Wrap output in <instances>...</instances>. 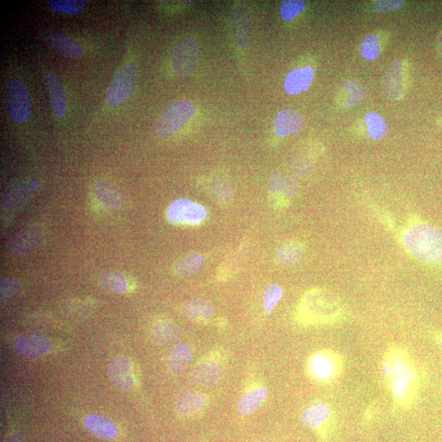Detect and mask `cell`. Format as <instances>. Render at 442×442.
Instances as JSON below:
<instances>
[{
    "label": "cell",
    "mask_w": 442,
    "mask_h": 442,
    "mask_svg": "<svg viewBox=\"0 0 442 442\" xmlns=\"http://www.w3.org/2000/svg\"><path fill=\"white\" fill-rule=\"evenodd\" d=\"M381 374L393 403L403 411L417 403L420 378L414 361L406 347L393 344L387 347L381 364Z\"/></svg>",
    "instance_id": "cell-1"
},
{
    "label": "cell",
    "mask_w": 442,
    "mask_h": 442,
    "mask_svg": "<svg viewBox=\"0 0 442 442\" xmlns=\"http://www.w3.org/2000/svg\"><path fill=\"white\" fill-rule=\"evenodd\" d=\"M343 306L340 300L330 291L314 289L301 299L296 319L304 325H330L340 319Z\"/></svg>",
    "instance_id": "cell-2"
},
{
    "label": "cell",
    "mask_w": 442,
    "mask_h": 442,
    "mask_svg": "<svg viewBox=\"0 0 442 442\" xmlns=\"http://www.w3.org/2000/svg\"><path fill=\"white\" fill-rule=\"evenodd\" d=\"M404 244L418 261L428 265L442 262V232L435 226L418 224L404 234Z\"/></svg>",
    "instance_id": "cell-3"
},
{
    "label": "cell",
    "mask_w": 442,
    "mask_h": 442,
    "mask_svg": "<svg viewBox=\"0 0 442 442\" xmlns=\"http://www.w3.org/2000/svg\"><path fill=\"white\" fill-rule=\"evenodd\" d=\"M344 367L345 360L340 353L332 349H321L309 355L305 370L315 384L330 385L340 378Z\"/></svg>",
    "instance_id": "cell-4"
},
{
    "label": "cell",
    "mask_w": 442,
    "mask_h": 442,
    "mask_svg": "<svg viewBox=\"0 0 442 442\" xmlns=\"http://www.w3.org/2000/svg\"><path fill=\"white\" fill-rule=\"evenodd\" d=\"M196 109L191 102L181 100L167 107L155 124V134L160 138L173 136L195 115Z\"/></svg>",
    "instance_id": "cell-5"
},
{
    "label": "cell",
    "mask_w": 442,
    "mask_h": 442,
    "mask_svg": "<svg viewBox=\"0 0 442 442\" xmlns=\"http://www.w3.org/2000/svg\"><path fill=\"white\" fill-rule=\"evenodd\" d=\"M301 421L321 440H326L335 428L336 415L330 404L317 401L304 409Z\"/></svg>",
    "instance_id": "cell-6"
},
{
    "label": "cell",
    "mask_w": 442,
    "mask_h": 442,
    "mask_svg": "<svg viewBox=\"0 0 442 442\" xmlns=\"http://www.w3.org/2000/svg\"><path fill=\"white\" fill-rule=\"evenodd\" d=\"M5 96L9 112L13 120L24 123L31 114V98L26 85L17 79H11L5 85Z\"/></svg>",
    "instance_id": "cell-7"
},
{
    "label": "cell",
    "mask_w": 442,
    "mask_h": 442,
    "mask_svg": "<svg viewBox=\"0 0 442 442\" xmlns=\"http://www.w3.org/2000/svg\"><path fill=\"white\" fill-rule=\"evenodd\" d=\"M137 80V69L133 63H126L118 70L107 89V104L115 107L123 104L133 93Z\"/></svg>",
    "instance_id": "cell-8"
},
{
    "label": "cell",
    "mask_w": 442,
    "mask_h": 442,
    "mask_svg": "<svg viewBox=\"0 0 442 442\" xmlns=\"http://www.w3.org/2000/svg\"><path fill=\"white\" fill-rule=\"evenodd\" d=\"M208 212L202 204L188 200L178 199L171 204L167 210V219L174 225L196 226L207 220Z\"/></svg>",
    "instance_id": "cell-9"
},
{
    "label": "cell",
    "mask_w": 442,
    "mask_h": 442,
    "mask_svg": "<svg viewBox=\"0 0 442 442\" xmlns=\"http://www.w3.org/2000/svg\"><path fill=\"white\" fill-rule=\"evenodd\" d=\"M221 359L220 353H212L199 360L188 377L191 384L207 387L219 384L223 377Z\"/></svg>",
    "instance_id": "cell-10"
},
{
    "label": "cell",
    "mask_w": 442,
    "mask_h": 442,
    "mask_svg": "<svg viewBox=\"0 0 442 442\" xmlns=\"http://www.w3.org/2000/svg\"><path fill=\"white\" fill-rule=\"evenodd\" d=\"M40 187L39 181L34 178H26L14 183L3 194V207L8 211L23 207L39 191Z\"/></svg>",
    "instance_id": "cell-11"
},
{
    "label": "cell",
    "mask_w": 442,
    "mask_h": 442,
    "mask_svg": "<svg viewBox=\"0 0 442 442\" xmlns=\"http://www.w3.org/2000/svg\"><path fill=\"white\" fill-rule=\"evenodd\" d=\"M199 48L195 40L186 38L178 44L172 53V67L180 75H190L196 69Z\"/></svg>",
    "instance_id": "cell-12"
},
{
    "label": "cell",
    "mask_w": 442,
    "mask_h": 442,
    "mask_svg": "<svg viewBox=\"0 0 442 442\" xmlns=\"http://www.w3.org/2000/svg\"><path fill=\"white\" fill-rule=\"evenodd\" d=\"M51 347L50 338L33 333L21 334L14 342L16 352L21 357L30 360L45 357L50 352Z\"/></svg>",
    "instance_id": "cell-13"
},
{
    "label": "cell",
    "mask_w": 442,
    "mask_h": 442,
    "mask_svg": "<svg viewBox=\"0 0 442 442\" xmlns=\"http://www.w3.org/2000/svg\"><path fill=\"white\" fill-rule=\"evenodd\" d=\"M43 239L42 231L37 227L24 229L16 235L9 244V251L15 257L29 254L37 249Z\"/></svg>",
    "instance_id": "cell-14"
},
{
    "label": "cell",
    "mask_w": 442,
    "mask_h": 442,
    "mask_svg": "<svg viewBox=\"0 0 442 442\" xmlns=\"http://www.w3.org/2000/svg\"><path fill=\"white\" fill-rule=\"evenodd\" d=\"M109 376L113 385L122 391L131 390L134 381L131 360L124 355L113 358L109 366Z\"/></svg>",
    "instance_id": "cell-15"
},
{
    "label": "cell",
    "mask_w": 442,
    "mask_h": 442,
    "mask_svg": "<svg viewBox=\"0 0 442 442\" xmlns=\"http://www.w3.org/2000/svg\"><path fill=\"white\" fill-rule=\"evenodd\" d=\"M53 112L58 118L63 117L68 107V95L62 80L55 73L47 72L44 77Z\"/></svg>",
    "instance_id": "cell-16"
},
{
    "label": "cell",
    "mask_w": 442,
    "mask_h": 442,
    "mask_svg": "<svg viewBox=\"0 0 442 442\" xmlns=\"http://www.w3.org/2000/svg\"><path fill=\"white\" fill-rule=\"evenodd\" d=\"M93 192L97 200L107 209H120L125 202L120 188L110 180L97 181L94 185Z\"/></svg>",
    "instance_id": "cell-17"
},
{
    "label": "cell",
    "mask_w": 442,
    "mask_h": 442,
    "mask_svg": "<svg viewBox=\"0 0 442 442\" xmlns=\"http://www.w3.org/2000/svg\"><path fill=\"white\" fill-rule=\"evenodd\" d=\"M44 40L65 58H77L84 55L83 47L63 32H48L44 36Z\"/></svg>",
    "instance_id": "cell-18"
},
{
    "label": "cell",
    "mask_w": 442,
    "mask_h": 442,
    "mask_svg": "<svg viewBox=\"0 0 442 442\" xmlns=\"http://www.w3.org/2000/svg\"><path fill=\"white\" fill-rule=\"evenodd\" d=\"M207 397L198 394L190 389L181 391L176 399V407L177 411L181 415L188 416L196 412L201 411L207 405Z\"/></svg>",
    "instance_id": "cell-19"
},
{
    "label": "cell",
    "mask_w": 442,
    "mask_h": 442,
    "mask_svg": "<svg viewBox=\"0 0 442 442\" xmlns=\"http://www.w3.org/2000/svg\"><path fill=\"white\" fill-rule=\"evenodd\" d=\"M269 190L274 196L273 201L284 202L296 195L298 185L292 178L282 173H274L269 180Z\"/></svg>",
    "instance_id": "cell-20"
},
{
    "label": "cell",
    "mask_w": 442,
    "mask_h": 442,
    "mask_svg": "<svg viewBox=\"0 0 442 442\" xmlns=\"http://www.w3.org/2000/svg\"><path fill=\"white\" fill-rule=\"evenodd\" d=\"M268 397L269 391L266 387L252 388L240 397L237 406L239 413L244 416L256 413L266 401Z\"/></svg>",
    "instance_id": "cell-21"
},
{
    "label": "cell",
    "mask_w": 442,
    "mask_h": 442,
    "mask_svg": "<svg viewBox=\"0 0 442 442\" xmlns=\"http://www.w3.org/2000/svg\"><path fill=\"white\" fill-rule=\"evenodd\" d=\"M315 71L310 67L293 70L285 80L284 88L290 95H299L309 89Z\"/></svg>",
    "instance_id": "cell-22"
},
{
    "label": "cell",
    "mask_w": 442,
    "mask_h": 442,
    "mask_svg": "<svg viewBox=\"0 0 442 442\" xmlns=\"http://www.w3.org/2000/svg\"><path fill=\"white\" fill-rule=\"evenodd\" d=\"M303 126V117L300 113L291 109L279 112L274 123V131L281 137L298 134Z\"/></svg>",
    "instance_id": "cell-23"
},
{
    "label": "cell",
    "mask_w": 442,
    "mask_h": 442,
    "mask_svg": "<svg viewBox=\"0 0 442 442\" xmlns=\"http://www.w3.org/2000/svg\"><path fill=\"white\" fill-rule=\"evenodd\" d=\"M403 67L400 61L391 64L385 74L384 90L386 95L392 100H398L403 92Z\"/></svg>",
    "instance_id": "cell-24"
},
{
    "label": "cell",
    "mask_w": 442,
    "mask_h": 442,
    "mask_svg": "<svg viewBox=\"0 0 442 442\" xmlns=\"http://www.w3.org/2000/svg\"><path fill=\"white\" fill-rule=\"evenodd\" d=\"M193 360V353L185 343L176 345L169 355L167 366L171 374L180 375Z\"/></svg>",
    "instance_id": "cell-25"
},
{
    "label": "cell",
    "mask_w": 442,
    "mask_h": 442,
    "mask_svg": "<svg viewBox=\"0 0 442 442\" xmlns=\"http://www.w3.org/2000/svg\"><path fill=\"white\" fill-rule=\"evenodd\" d=\"M85 426L89 432L100 438L112 439L117 434V426L109 419L101 415H90L85 420Z\"/></svg>",
    "instance_id": "cell-26"
},
{
    "label": "cell",
    "mask_w": 442,
    "mask_h": 442,
    "mask_svg": "<svg viewBox=\"0 0 442 442\" xmlns=\"http://www.w3.org/2000/svg\"><path fill=\"white\" fill-rule=\"evenodd\" d=\"M180 336L179 328L173 323L166 320L156 323L151 330V338L161 346L175 343Z\"/></svg>",
    "instance_id": "cell-27"
},
{
    "label": "cell",
    "mask_w": 442,
    "mask_h": 442,
    "mask_svg": "<svg viewBox=\"0 0 442 442\" xmlns=\"http://www.w3.org/2000/svg\"><path fill=\"white\" fill-rule=\"evenodd\" d=\"M182 311L190 319L204 323L210 320L214 308L209 301L203 299H192L183 304Z\"/></svg>",
    "instance_id": "cell-28"
},
{
    "label": "cell",
    "mask_w": 442,
    "mask_h": 442,
    "mask_svg": "<svg viewBox=\"0 0 442 442\" xmlns=\"http://www.w3.org/2000/svg\"><path fill=\"white\" fill-rule=\"evenodd\" d=\"M247 249H249V244L244 242L228 258V260L220 266L217 271V279L220 281L229 279L239 271L242 262L244 261L247 254Z\"/></svg>",
    "instance_id": "cell-29"
},
{
    "label": "cell",
    "mask_w": 442,
    "mask_h": 442,
    "mask_svg": "<svg viewBox=\"0 0 442 442\" xmlns=\"http://www.w3.org/2000/svg\"><path fill=\"white\" fill-rule=\"evenodd\" d=\"M305 253L303 245L296 242L284 244L277 252V260L283 266H291L299 262Z\"/></svg>",
    "instance_id": "cell-30"
},
{
    "label": "cell",
    "mask_w": 442,
    "mask_h": 442,
    "mask_svg": "<svg viewBox=\"0 0 442 442\" xmlns=\"http://www.w3.org/2000/svg\"><path fill=\"white\" fill-rule=\"evenodd\" d=\"M100 287L107 292L122 294L126 293L128 288L125 277L119 273L106 272L100 274L98 279Z\"/></svg>",
    "instance_id": "cell-31"
},
{
    "label": "cell",
    "mask_w": 442,
    "mask_h": 442,
    "mask_svg": "<svg viewBox=\"0 0 442 442\" xmlns=\"http://www.w3.org/2000/svg\"><path fill=\"white\" fill-rule=\"evenodd\" d=\"M209 195L219 204H227L233 196L229 182L222 178H214L208 185Z\"/></svg>",
    "instance_id": "cell-32"
},
{
    "label": "cell",
    "mask_w": 442,
    "mask_h": 442,
    "mask_svg": "<svg viewBox=\"0 0 442 442\" xmlns=\"http://www.w3.org/2000/svg\"><path fill=\"white\" fill-rule=\"evenodd\" d=\"M205 262L202 254H193L181 259L174 267L175 272L181 276H190L200 271Z\"/></svg>",
    "instance_id": "cell-33"
},
{
    "label": "cell",
    "mask_w": 442,
    "mask_h": 442,
    "mask_svg": "<svg viewBox=\"0 0 442 442\" xmlns=\"http://www.w3.org/2000/svg\"><path fill=\"white\" fill-rule=\"evenodd\" d=\"M367 124L368 134L371 139L380 140L386 137L387 125L386 121L378 113L370 112L365 117Z\"/></svg>",
    "instance_id": "cell-34"
},
{
    "label": "cell",
    "mask_w": 442,
    "mask_h": 442,
    "mask_svg": "<svg viewBox=\"0 0 442 442\" xmlns=\"http://www.w3.org/2000/svg\"><path fill=\"white\" fill-rule=\"evenodd\" d=\"M48 5L56 12L77 14L87 6L88 2L85 0H50Z\"/></svg>",
    "instance_id": "cell-35"
},
{
    "label": "cell",
    "mask_w": 442,
    "mask_h": 442,
    "mask_svg": "<svg viewBox=\"0 0 442 442\" xmlns=\"http://www.w3.org/2000/svg\"><path fill=\"white\" fill-rule=\"evenodd\" d=\"M343 89L348 94L347 107L358 106L366 98V91L364 86L355 80H347L343 84Z\"/></svg>",
    "instance_id": "cell-36"
},
{
    "label": "cell",
    "mask_w": 442,
    "mask_h": 442,
    "mask_svg": "<svg viewBox=\"0 0 442 442\" xmlns=\"http://www.w3.org/2000/svg\"><path fill=\"white\" fill-rule=\"evenodd\" d=\"M381 53L380 39L377 34L366 36L360 44V53L369 61H374Z\"/></svg>",
    "instance_id": "cell-37"
},
{
    "label": "cell",
    "mask_w": 442,
    "mask_h": 442,
    "mask_svg": "<svg viewBox=\"0 0 442 442\" xmlns=\"http://www.w3.org/2000/svg\"><path fill=\"white\" fill-rule=\"evenodd\" d=\"M21 290V284L18 279L4 278L0 281V299L1 303H6L17 296Z\"/></svg>",
    "instance_id": "cell-38"
},
{
    "label": "cell",
    "mask_w": 442,
    "mask_h": 442,
    "mask_svg": "<svg viewBox=\"0 0 442 442\" xmlns=\"http://www.w3.org/2000/svg\"><path fill=\"white\" fill-rule=\"evenodd\" d=\"M306 2L303 0H285L280 5V15L286 21H292L303 12Z\"/></svg>",
    "instance_id": "cell-39"
},
{
    "label": "cell",
    "mask_w": 442,
    "mask_h": 442,
    "mask_svg": "<svg viewBox=\"0 0 442 442\" xmlns=\"http://www.w3.org/2000/svg\"><path fill=\"white\" fill-rule=\"evenodd\" d=\"M284 291L277 284L269 285L263 296L264 310L266 313H271L281 301Z\"/></svg>",
    "instance_id": "cell-40"
},
{
    "label": "cell",
    "mask_w": 442,
    "mask_h": 442,
    "mask_svg": "<svg viewBox=\"0 0 442 442\" xmlns=\"http://www.w3.org/2000/svg\"><path fill=\"white\" fill-rule=\"evenodd\" d=\"M406 2L403 0H379L374 4V10L376 13L384 14L395 12L405 6Z\"/></svg>",
    "instance_id": "cell-41"
},
{
    "label": "cell",
    "mask_w": 442,
    "mask_h": 442,
    "mask_svg": "<svg viewBox=\"0 0 442 442\" xmlns=\"http://www.w3.org/2000/svg\"><path fill=\"white\" fill-rule=\"evenodd\" d=\"M435 340L436 343L438 344V346L442 349V333L436 334Z\"/></svg>",
    "instance_id": "cell-42"
},
{
    "label": "cell",
    "mask_w": 442,
    "mask_h": 442,
    "mask_svg": "<svg viewBox=\"0 0 442 442\" xmlns=\"http://www.w3.org/2000/svg\"><path fill=\"white\" fill-rule=\"evenodd\" d=\"M438 50L440 53H442V35L438 38Z\"/></svg>",
    "instance_id": "cell-43"
},
{
    "label": "cell",
    "mask_w": 442,
    "mask_h": 442,
    "mask_svg": "<svg viewBox=\"0 0 442 442\" xmlns=\"http://www.w3.org/2000/svg\"><path fill=\"white\" fill-rule=\"evenodd\" d=\"M257 442H269V441H257Z\"/></svg>",
    "instance_id": "cell-44"
}]
</instances>
